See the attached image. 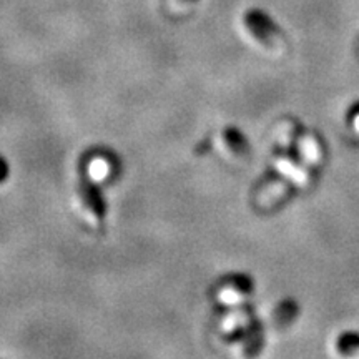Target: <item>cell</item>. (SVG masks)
Here are the masks:
<instances>
[{
	"mask_svg": "<svg viewBox=\"0 0 359 359\" xmlns=\"http://www.w3.org/2000/svg\"><path fill=\"white\" fill-rule=\"evenodd\" d=\"M245 25L250 34L268 48H278L283 42L281 32L275 22L269 19L268 13L258 8H251L245 15Z\"/></svg>",
	"mask_w": 359,
	"mask_h": 359,
	"instance_id": "1",
	"label": "cell"
},
{
	"mask_svg": "<svg viewBox=\"0 0 359 359\" xmlns=\"http://www.w3.org/2000/svg\"><path fill=\"white\" fill-rule=\"evenodd\" d=\"M293 185H294V182L291 178H286V180H281V182L273 183V185L264 188V190L259 193L258 205L263 206V208H268V206L278 203V201H281L286 195H288L291 188H293Z\"/></svg>",
	"mask_w": 359,
	"mask_h": 359,
	"instance_id": "2",
	"label": "cell"
},
{
	"mask_svg": "<svg viewBox=\"0 0 359 359\" xmlns=\"http://www.w3.org/2000/svg\"><path fill=\"white\" fill-rule=\"evenodd\" d=\"M223 140L226 143V147L235 154L236 156H243L248 154V143H246L245 137L241 132H238L235 128H228L223 132Z\"/></svg>",
	"mask_w": 359,
	"mask_h": 359,
	"instance_id": "3",
	"label": "cell"
},
{
	"mask_svg": "<svg viewBox=\"0 0 359 359\" xmlns=\"http://www.w3.org/2000/svg\"><path fill=\"white\" fill-rule=\"evenodd\" d=\"M251 281L248 278H240V280L235 281V285L233 286H226V288H223L219 291V299L224 303H231V302H236L238 296H241L243 293H248L251 290Z\"/></svg>",
	"mask_w": 359,
	"mask_h": 359,
	"instance_id": "4",
	"label": "cell"
},
{
	"mask_svg": "<svg viewBox=\"0 0 359 359\" xmlns=\"http://www.w3.org/2000/svg\"><path fill=\"white\" fill-rule=\"evenodd\" d=\"M296 311H298V308H296V303L294 302H285L281 303L278 309L275 311V316H273V321H275V326H288L291 321L294 320L296 316Z\"/></svg>",
	"mask_w": 359,
	"mask_h": 359,
	"instance_id": "5",
	"label": "cell"
},
{
	"mask_svg": "<svg viewBox=\"0 0 359 359\" xmlns=\"http://www.w3.org/2000/svg\"><path fill=\"white\" fill-rule=\"evenodd\" d=\"M90 175H92L93 180H103L109 177L110 173V163L109 160L105 158H95L90 163Z\"/></svg>",
	"mask_w": 359,
	"mask_h": 359,
	"instance_id": "6",
	"label": "cell"
},
{
	"mask_svg": "<svg viewBox=\"0 0 359 359\" xmlns=\"http://www.w3.org/2000/svg\"><path fill=\"white\" fill-rule=\"evenodd\" d=\"M359 348V336L346 334L339 339V349L343 353H353L354 349Z\"/></svg>",
	"mask_w": 359,
	"mask_h": 359,
	"instance_id": "7",
	"label": "cell"
},
{
	"mask_svg": "<svg viewBox=\"0 0 359 359\" xmlns=\"http://www.w3.org/2000/svg\"><path fill=\"white\" fill-rule=\"evenodd\" d=\"M180 2H183V4H193V2H198V0H180Z\"/></svg>",
	"mask_w": 359,
	"mask_h": 359,
	"instance_id": "8",
	"label": "cell"
}]
</instances>
